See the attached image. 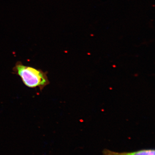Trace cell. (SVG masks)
<instances>
[{
    "mask_svg": "<svg viewBox=\"0 0 155 155\" xmlns=\"http://www.w3.org/2000/svg\"><path fill=\"white\" fill-rule=\"evenodd\" d=\"M14 74L18 75L23 84L30 88L38 87L42 90L49 84L47 73L41 69L23 65L17 62L13 69Z\"/></svg>",
    "mask_w": 155,
    "mask_h": 155,
    "instance_id": "6da1fadb",
    "label": "cell"
},
{
    "mask_svg": "<svg viewBox=\"0 0 155 155\" xmlns=\"http://www.w3.org/2000/svg\"><path fill=\"white\" fill-rule=\"evenodd\" d=\"M154 149L141 150L131 152H116L110 150L105 149L104 155H155Z\"/></svg>",
    "mask_w": 155,
    "mask_h": 155,
    "instance_id": "7a4b0ae2",
    "label": "cell"
}]
</instances>
